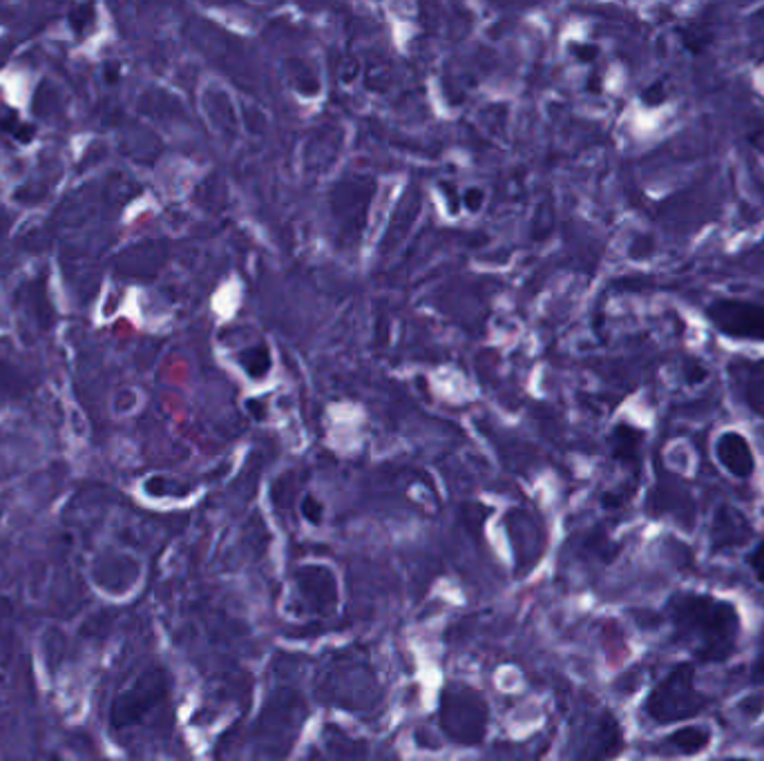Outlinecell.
Masks as SVG:
<instances>
[{"label":"cell","mask_w":764,"mask_h":761,"mask_svg":"<svg viewBox=\"0 0 764 761\" xmlns=\"http://www.w3.org/2000/svg\"><path fill=\"white\" fill-rule=\"evenodd\" d=\"M668 619L679 644L700 661H724L736 652L740 614L729 600L681 592L668 600Z\"/></svg>","instance_id":"6da1fadb"},{"label":"cell","mask_w":764,"mask_h":761,"mask_svg":"<svg viewBox=\"0 0 764 761\" xmlns=\"http://www.w3.org/2000/svg\"><path fill=\"white\" fill-rule=\"evenodd\" d=\"M706 697L696 688V670L684 663L673 668L647 699V714L657 724H675L700 714Z\"/></svg>","instance_id":"7a4b0ae2"},{"label":"cell","mask_w":764,"mask_h":761,"mask_svg":"<svg viewBox=\"0 0 764 761\" xmlns=\"http://www.w3.org/2000/svg\"><path fill=\"white\" fill-rule=\"evenodd\" d=\"M711 325L731 340L764 342V304L751 300L719 297L706 306Z\"/></svg>","instance_id":"3957f363"},{"label":"cell","mask_w":764,"mask_h":761,"mask_svg":"<svg viewBox=\"0 0 764 761\" xmlns=\"http://www.w3.org/2000/svg\"><path fill=\"white\" fill-rule=\"evenodd\" d=\"M715 454H717V460L722 462V467L727 469L729 473H734L736 478H749L755 469L751 445L740 433H734V431L724 433L717 440Z\"/></svg>","instance_id":"277c9868"},{"label":"cell","mask_w":764,"mask_h":761,"mask_svg":"<svg viewBox=\"0 0 764 761\" xmlns=\"http://www.w3.org/2000/svg\"><path fill=\"white\" fill-rule=\"evenodd\" d=\"M666 741L679 754L693 757L704 752L711 746V733L700 726H684V728H677Z\"/></svg>","instance_id":"5b68a950"},{"label":"cell","mask_w":764,"mask_h":761,"mask_svg":"<svg viewBox=\"0 0 764 761\" xmlns=\"http://www.w3.org/2000/svg\"><path fill=\"white\" fill-rule=\"evenodd\" d=\"M749 566H751L755 579L764 585V541L749 554Z\"/></svg>","instance_id":"8992f818"},{"label":"cell","mask_w":764,"mask_h":761,"mask_svg":"<svg viewBox=\"0 0 764 761\" xmlns=\"http://www.w3.org/2000/svg\"><path fill=\"white\" fill-rule=\"evenodd\" d=\"M302 511L306 516V520H311V523H320V513H322V507L317 505L315 498H306L304 505H302Z\"/></svg>","instance_id":"52a82bcc"},{"label":"cell","mask_w":764,"mask_h":761,"mask_svg":"<svg viewBox=\"0 0 764 761\" xmlns=\"http://www.w3.org/2000/svg\"><path fill=\"white\" fill-rule=\"evenodd\" d=\"M736 761H747V759H736Z\"/></svg>","instance_id":"ba28073f"}]
</instances>
